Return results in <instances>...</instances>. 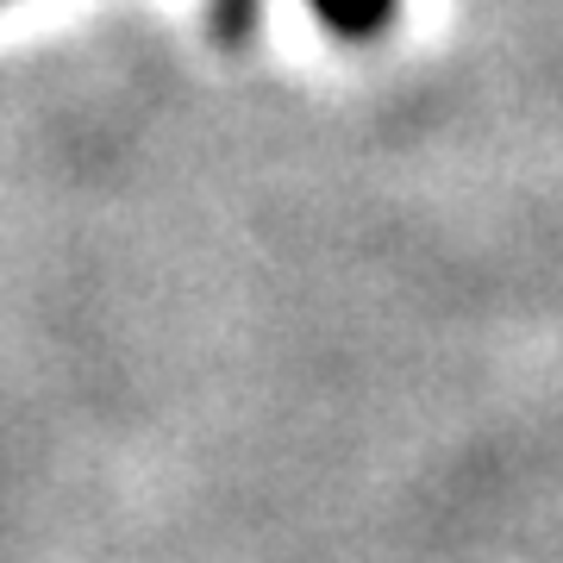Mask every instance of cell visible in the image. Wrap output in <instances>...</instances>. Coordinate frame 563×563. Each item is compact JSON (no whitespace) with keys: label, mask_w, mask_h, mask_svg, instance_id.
I'll list each match as a JSON object with an SVG mask.
<instances>
[{"label":"cell","mask_w":563,"mask_h":563,"mask_svg":"<svg viewBox=\"0 0 563 563\" xmlns=\"http://www.w3.org/2000/svg\"><path fill=\"white\" fill-rule=\"evenodd\" d=\"M307 7H313V20L344 44L383 38L388 25H395V13H401V0H307Z\"/></svg>","instance_id":"6da1fadb"}]
</instances>
